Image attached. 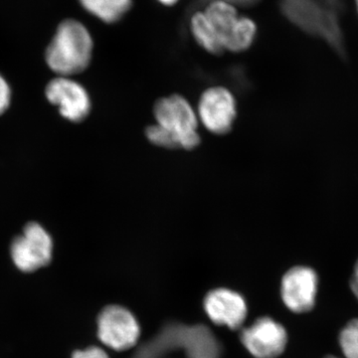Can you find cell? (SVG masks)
<instances>
[{
	"label": "cell",
	"mask_w": 358,
	"mask_h": 358,
	"mask_svg": "<svg viewBox=\"0 0 358 358\" xmlns=\"http://www.w3.org/2000/svg\"><path fill=\"white\" fill-rule=\"evenodd\" d=\"M238 338L253 358H279L289 343L286 327L268 315H261L242 327Z\"/></svg>",
	"instance_id": "obj_6"
},
{
	"label": "cell",
	"mask_w": 358,
	"mask_h": 358,
	"mask_svg": "<svg viewBox=\"0 0 358 358\" xmlns=\"http://www.w3.org/2000/svg\"><path fill=\"white\" fill-rule=\"evenodd\" d=\"M224 1L229 2L233 6L238 7L252 6L256 4L259 0H224Z\"/></svg>",
	"instance_id": "obj_18"
},
{
	"label": "cell",
	"mask_w": 358,
	"mask_h": 358,
	"mask_svg": "<svg viewBox=\"0 0 358 358\" xmlns=\"http://www.w3.org/2000/svg\"><path fill=\"white\" fill-rule=\"evenodd\" d=\"M82 6L106 23L121 20L133 6V0H79Z\"/></svg>",
	"instance_id": "obj_12"
},
{
	"label": "cell",
	"mask_w": 358,
	"mask_h": 358,
	"mask_svg": "<svg viewBox=\"0 0 358 358\" xmlns=\"http://www.w3.org/2000/svg\"><path fill=\"white\" fill-rule=\"evenodd\" d=\"M190 28L195 41L213 55L248 50L257 34L256 23L224 0H212L204 10L193 14Z\"/></svg>",
	"instance_id": "obj_1"
},
{
	"label": "cell",
	"mask_w": 358,
	"mask_h": 358,
	"mask_svg": "<svg viewBox=\"0 0 358 358\" xmlns=\"http://www.w3.org/2000/svg\"><path fill=\"white\" fill-rule=\"evenodd\" d=\"M152 110L155 124L173 134L179 148L192 150L199 147V117L196 109L185 96L173 94L160 98Z\"/></svg>",
	"instance_id": "obj_4"
},
{
	"label": "cell",
	"mask_w": 358,
	"mask_h": 358,
	"mask_svg": "<svg viewBox=\"0 0 358 358\" xmlns=\"http://www.w3.org/2000/svg\"><path fill=\"white\" fill-rule=\"evenodd\" d=\"M53 242L50 235L38 223L25 226L22 235L13 240L10 255L21 272L32 273L46 267L52 260Z\"/></svg>",
	"instance_id": "obj_10"
},
{
	"label": "cell",
	"mask_w": 358,
	"mask_h": 358,
	"mask_svg": "<svg viewBox=\"0 0 358 358\" xmlns=\"http://www.w3.org/2000/svg\"><path fill=\"white\" fill-rule=\"evenodd\" d=\"M72 358H110L108 352L100 346L91 345L84 350L73 352Z\"/></svg>",
	"instance_id": "obj_15"
},
{
	"label": "cell",
	"mask_w": 358,
	"mask_h": 358,
	"mask_svg": "<svg viewBox=\"0 0 358 358\" xmlns=\"http://www.w3.org/2000/svg\"><path fill=\"white\" fill-rule=\"evenodd\" d=\"M350 287L352 294L358 300V257L355 264H353L352 272H350Z\"/></svg>",
	"instance_id": "obj_17"
},
{
	"label": "cell",
	"mask_w": 358,
	"mask_h": 358,
	"mask_svg": "<svg viewBox=\"0 0 358 358\" xmlns=\"http://www.w3.org/2000/svg\"><path fill=\"white\" fill-rule=\"evenodd\" d=\"M160 3L164 4V6H173L174 4L178 3L179 0H157Z\"/></svg>",
	"instance_id": "obj_19"
},
{
	"label": "cell",
	"mask_w": 358,
	"mask_h": 358,
	"mask_svg": "<svg viewBox=\"0 0 358 358\" xmlns=\"http://www.w3.org/2000/svg\"><path fill=\"white\" fill-rule=\"evenodd\" d=\"M145 136L148 141L152 145H157V147L167 148V150H174V148H179L178 141L176 138L167 131L166 129L162 128L157 124H150L145 129Z\"/></svg>",
	"instance_id": "obj_14"
},
{
	"label": "cell",
	"mask_w": 358,
	"mask_h": 358,
	"mask_svg": "<svg viewBox=\"0 0 358 358\" xmlns=\"http://www.w3.org/2000/svg\"><path fill=\"white\" fill-rule=\"evenodd\" d=\"M326 358H338V357H327Z\"/></svg>",
	"instance_id": "obj_20"
},
{
	"label": "cell",
	"mask_w": 358,
	"mask_h": 358,
	"mask_svg": "<svg viewBox=\"0 0 358 358\" xmlns=\"http://www.w3.org/2000/svg\"><path fill=\"white\" fill-rule=\"evenodd\" d=\"M46 96L49 102L58 106L59 112L71 122H82L91 110L88 92L82 85L69 77L55 78L47 85Z\"/></svg>",
	"instance_id": "obj_11"
},
{
	"label": "cell",
	"mask_w": 358,
	"mask_h": 358,
	"mask_svg": "<svg viewBox=\"0 0 358 358\" xmlns=\"http://www.w3.org/2000/svg\"><path fill=\"white\" fill-rule=\"evenodd\" d=\"M10 88L3 77L0 75V115L8 109L10 103Z\"/></svg>",
	"instance_id": "obj_16"
},
{
	"label": "cell",
	"mask_w": 358,
	"mask_h": 358,
	"mask_svg": "<svg viewBox=\"0 0 358 358\" xmlns=\"http://www.w3.org/2000/svg\"><path fill=\"white\" fill-rule=\"evenodd\" d=\"M206 319L214 326L239 331L249 319V307L243 294L228 287L209 289L202 300Z\"/></svg>",
	"instance_id": "obj_9"
},
{
	"label": "cell",
	"mask_w": 358,
	"mask_h": 358,
	"mask_svg": "<svg viewBox=\"0 0 358 358\" xmlns=\"http://www.w3.org/2000/svg\"><path fill=\"white\" fill-rule=\"evenodd\" d=\"M195 109L200 126L216 136L230 133L237 119L236 99L229 89L223 86L205 90Z\"/></svg>",
	"instance_id": "obj_8"
},
{
	"label": "cell",
	"mask_w": 358,
	"mask_h": 358,
	"mask_svg": "<svg viewBox=\"0 0 358 358\" xmlns=\"http://www.w3.org/2000/svg\"><path fill=\"white\" fill-rule=\"evenodd\" d=\"M93 48L89 30L79 21L66 20L58 26L45 57L53 72L61 77H70L88 68Z\"/></svg>",
	"instance_id": "obj_3"
},
{
	"label": "cell",
	"mask_w": 358,
	"mask_h": 358,
	"mask_svg": "<svg viewBox=\"0 0 358 358\" xmlns=\"http://www.w3.org/2000/svg\"><path fill=\"white\" fill-rule=\"evenodd\" d=\"M320 287L317 268L296 264L285 271L280 282V294L285 307L294 313L310 312L315 305Z\"/></svg>",
	"instance_id": "obj_7"
},
{
	"label": "cell",
	"mask_w": 358,
	"mask_h": 358,
	"mask_svg": "<svg viewBox=\"0 0 358 358\" xmlns=\"http://www.w3.org/2000/svg\"><path fill=\"white\" fill-rule=\"evenodd\" d=\"M338 343L345 358H358V319L350 320L343 327Z\"/></svg>",
	"instance_id": "obj_13"
},
{
	"label": "cell",
	"mask_w": 358,
	"mask_h": 358,
	"mask_svg": "<svg viewBox=\"0 0 358 358\" xmlns=\"http://www.w3.org/2000/svg\"><path fill=\"white\" fill-rule=\"evenodd\" d=\"M357 10H358V0H357Z\"/></svg>",
	"instance_id": "obj_21"
},
{
	"label": "cell",
	"mask_w": 358,
	"mask_h": 358,
	"mask_svg": "<svg viewBox=\"0 0 358 358\" xmlns=\"http://www.w3.org/2000/svg\"><path fill=\"white\" fill-rule=\"evenodd\" d=\"M282 13L303 31L324 39L341 60L345 46L341 15L343 0H282Z\"/></svg>",
	"instance_id": "obj_2"
},
{
	"label": "cell",
	"mask_w": 358,
	"mask_h": 358,
	"mask_svg": "<svg viewBox=\"0 0 358 358\" xmlns=\"http://www.w3.org/2000/svg\"><path fill=\"white\" fill-rule=\"evenodd\" d=\"M96 324L99 341L114 352H129L140 343L141 327L138 317L120 303L105 306L98 313Z\"/></svg>",
	"instance_id": "obj_5"
}]
</instances>
